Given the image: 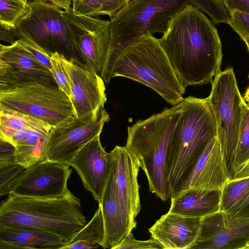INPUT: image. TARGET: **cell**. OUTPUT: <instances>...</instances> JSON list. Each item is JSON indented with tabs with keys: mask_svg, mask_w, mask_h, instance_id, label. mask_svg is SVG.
<instances>
[{
	"mask_svg": "<svg viewBox=\"0 0 249 249\" xmlns=\"http://www.w3.org/2000/svg\"><path fill=\"white\" fill-rule=\"evenodd\" d=\"M185 89L212 82L221 71L222 45L214 23L189 4L175 14L158 38Z\"/></svg>",
	"mask_w": 249,
	"mask_h": 249,
	"instance_id": "cell-1",
	"label": "cell"
},
{
	"mask_svg": "<svg viewBox=\"0 0 249 249\" xmlns=\"http://www.w3.org/2000/svg\"><path fill=\"white\" fill-rule=\"evenodd\" d=\"M242 39V40L245 42L246 44L248 50L249 52V36H247L241 35L239 36Z\"/></svg>",
	"mask_w": 249,
	"mask_h": 249,
	"instance_id": "cell-43",
	"label": "cell"
},
{
	"mask_svg": "<svg viewBox=\"0 0 249 249\" xmlns=\"http://www.w3.org/2000/svg\"><path fill=\"white\" fill-rule=\"evenodd\" d=\"M221 190L188 188L171 197L169 212L203 218L220 209Z\"/></svg>",
	"mask_w": 249,
	"mask_h": 249,
	"instance_id": "cell-22",
	"label": "cell"
},
{
	"mask_svg": "<svg viewBox=\"0 0 249 249\" xmlns=\"http://www.w3.org/2000/svg\"><path fill=\"white\" fill-rule=\"evenodd\" d=\"M73 12L75 14L89 17L100 15L99 0H72Z\"/></svg>",
	"mask_w": 249,
	"mask_h": 249,
	"instance_id": "cell-33",
	"label": "cell"
},
{
	"mask_svg": "<svg viewBox=\"0 0 249 249\" xmlns=\"http://www.w3.org/2000/svg\"><path fill=\"white\" fill-rule=\"evenodd\" d=\"M0 126L19 128L31 127L48 134L52 126L33 116L0 106Z\"/></svg>",
	"mask_w": 249,
	"mask_h": 249,
	"instance_id": "cell-25",
	"label": "cell"
},
{
	"mask_svg": "<svg viewBox=\"0 0 249 249\" xmlns=\"http://www.w3.org/2000/svg\"><path fill=\"white\" fill-rule=\"evenodd\" d=\"M124 77L151 88L171 105L180 103L182 87L158 38L147 33L129 45L117 59L111 78Z\"/></svg>",
	"mask_w": 249,
	"mask_h": 249,
	"instance_id": "cell-5",
	"label": "cell"
},
{
	"mask_svg": "<svg viewBox=\"0 0 249 249\" xmlns=\"http://www.w3.org/2000/svg\"><path fill=\"white\" fill-rule=\"evenodd\" d=\"M163 249L160 243L153 237L147 240H139L130 232L116 249Z\"/></svg>",
	"mask_w": 249,
	"mask_h": 249,
	"instance_id": "cell-34",
	"label": "cell"
},
{
	"mask_svg": "<svg viewBox=\"0 0 249 249\" xmlns=\"http://www.w3.org/2000/svg\"><path fill=\"white\" fill-rule=\"evenodd\" d=\"M228 212L235 215L249 218V192Z\"/></svg>",
	"mask_w": 249,
	"mask_h": 249,
	"instance_id": "cell-39",
	"label": "cell"
},
{
	"mask_svg": "<svg viewBox=\"0 0 249 249\" xmlns=\"http://www.w3.org/2000/svg\"><path fill=\"white\" fill-rule=\"evenodd\" d=\"M249 160V107L245 104L235 151L234 172L235 174ZM235 177V176H234Z\"/></svg>",
	"mask_w": 249,
	"mask_h": 249,
	"instance_id": "cell-27",
	"label": "cell"
},
{
	"mask_svg": "<svg viewBox=\"0 0 249 249\" xmlns=\"http://www.w3.org/2000/svg\"><path fill=\"white\" fill-rule=\"evenodd\" d=\"M48 134L31 127L0 126V140L15 147V162L25 168L46 160L45 144Z\"/></svg>",
	"mask_w": 249,
	"mask_h": 249,
	"instance_id": "cell-20",
	"label": "cell"
},
{
	"mask_svg": "<svg viewBox=\"0 0 249 249\" xmlns=\"http://www.w3.org/2000/svg\"><path fill=\"white\" fill-rule=\"evenodd\" d=\"M109 120V114L104 108L96 120L74 117L52 126L45 144L46 160L70 165L77 153L101 134L104 124Z\"/></svg>",
	"mask_w": 249,
	"mask_h": 249,
	"instance_id": "cell-11",
	"label": "cell"
},
{
	"mask_svg": "<svg viewBox=\"0 0 249 249\" xmlns=\"http://www.w3.org/2000/svg\"><path fill=\"white\" fill-rule=\"evenodd\" d=\"M249 177V160L235 174L234 178H243Z\"/></svg>",
	"mask_w": 249,
	"mask_h": 249,
	"instance_id": "cell-42",
	"label": "cell"
},
{
	"mask_svg": "<svg viewBox=\"0 0 249 249\" xmlns=\"http://www.w3.org/2000/svg\"><path fill=\"white\" fill-rule=\"evenodd\" d=\"M105 223L104 249H116L137 226L135 220L121 207L107 181L100 204Z\"/></svg>",
	"mask_w": 249,
	"mask_h": 249,
	"instance_id": "cell-21",
	"label": "cell"
},
{
	"mask_svg": "<svg viewBox=\"0 0 249 249\" xmlns=\"http://www.w3.org/2000/svg\"><path fill=\"white\" fill-rule=\"evenodd\" d=\"M208 99L216 121L217 137L229 179H234L235 151L246 102L240 92L232 68L221 71L214 77Z\"/></svg>",
	"mask_w": 249,
	"mask_h": 249,
	"instance_id": "cell-7",
	"label": "cell"
},
{
	"mask_svg": "<svg viewBox=\"0 0 249 249\" xmlns=\"http://www.w3.org/2000/svg\"><path fill=\"white\" fill-rule=\"evenodd\" d=\"M180 119L171 136L166 160L170 198L176 195L209 142L217 137L216 121L208 97L182 101Z\"/></svg>",
	"mask_w": 249,
	"mask_h": 249,
	"instance_id": "cell-2",
	"label": "cell"
},
{
	"mask_svg": "<svg viewBox=\"0 0 249 249\" xmlns=\"http://www.w3.org/2000/svg\"><path fill=\"white\" fill-rule=\"evenodd\" d=\"M189 4L190 0H129L110 18L109 49L102 76L106 84L112 79L114 65L129 45L147 33L163 34L172 18Z\"/></svg>",
	"mask_w": 249,
	"mask_h": 249,
	"instance_id": "cell-6",
	"label": "cell"
},
{
	"mask_svg": "<svg viewBox=\"0 0 249 249\" xmlns=\"http://www.w3.org/2000/svg\"><path fill=\"white\" fill-rule=\"evenodd\" d=\"M59 236L36 229L0 225V249H63Z\"/></svg>",
	"mask_w": 249,
	"mask_h": 249,
	"instance_id": "cell-23",
	"label": "cell"
},
{
	"mask_svg": "<svg viewBox=\"0 0 249 249\" xmlns=\"http://www.w3.org/2000/svg\"><path fill=\"white\" fill-rule=\"evenodd\" d=\"M229 179L221 145L215 137L197 159L179 192L188 188L221 190Z\"/></svg>",
	"mask_w": 249,
	"mask_h": 249,
	"instance_id": "cell-18",
	"label": "cell"
},
{
	"mask_svg": "<svg viewBox=\"0 0 249 249\" xmlns=\"http://www.w3.org/2000/svg\"><path fill=\"white\" fill-rule=\"evenodd\" d=\"M106 231L101 205L91 220L81 228L63 249H90L104 248Z\"/></svg>",
	"mask_w": 249,
	"mask_h": 249,
	"instance_id": "cell-24",
	"label": "cell"
},
{
	"mask_svg": "<svg viewBox=\"0 0 249 249\" xmlns=\"http://www.w3.org/2000/svg\"><path fill=\"white\" fill-rule=\"evenodd\" d=\"M18 32L16 27H11L0 23V39L1 41L13 44L18 38Z\"/></svg>",
	"mask_w": 249,
	"mask_h": 249,
	"instance_id": "cell-40",
	"label": "cell"
},
{
	"mask_svg": "<svg viewBox=\"0 0 249 249\" xmlns=\"http://www.w3.org/2000/svg\"><path fill=\"white\" fill-rule=\"evenodd\" d=\"M230 14L227 23L239 36H249V14L237 11L232 12Z\"/></svg>",
	"mask_w": 249,
	"mask_h": 249,
	"instance_id": "cell-35",
	"label": "cell"
},
{
	"mask_svg": "<svg viewBox=\"0 0 249 249\" xmlns=\"http://www.w3.org/2000/svg\"><path fill=\"white\" fill-rule=\"evenodd\" d=\"M249 241V218L219 210L201 219L190 249H244Z\"/></svg>",
	"mask_w": 249,
	"mask_h": 249,
	"instance_id": "cell-14",
	"label": "cell"
},
{
	"mask_svg": "<svg viewBox=\"0 0 249 249\" xmlns=\"http://www.w3.org/2000/svg\"><path fill=\"white\" fill-rule=\"evenodd\" d=\"M219 1H220V2L222 3V0H218Z\"/></svg>",
	"mask_w": 249,
	"mask_h": 249,
	"instance_id": "cell-46",
	"label": "cell"
},
{
	"mask_svg": "<svg viewBox=\"0 0 249 249\" xmlns=\"http://www.w3.org/2000/svg\"><path fill=\"white\" fill-rule=\"evenodd\" d=\"M51 2L64 10L71 7V0H43Z\"/></svg>",
	"mask_w": 249,
	"mask_h": 249,
	"instance_id": "cell-41",
	"label": "cell"
},
{
	"mask_svg": "<svg viewBox=\"0 0 249 249\" xmlns=\"http://www.w3.org/2000/svg\"><path fill=\"white\" fill-rule=\"evenodd\" d=\"M129 0H99L100 15H107L112 18L120 12Z\"/></svg>",
	"mask_w": 249,
	"mask_h": 249,
	"instance_id": "cell-36",
	"label": "cell"
},
{
	"mask_svg": "<svg viewBox=\"0 0 249 249\" xmlns=\"http://www.w3.org/2000/svg\"><path fill=\"white\" fill-rule=\"evenodd\" d=\"M24 0L25 1H26V2H28V0Z\"/></svg>",
	"mask_w": 249,
	"mask_h": 249,
	"instance_id": "cell-47",
	"label": "cell"
},
{
	"mask_svg": "<svg viewBox=\"0 0 249 249\" xmlns=\"http://www.w3.org/2000/svg\"><path fill=\"white\" fill-rule=\"evenodd\" d=\"M243 98L245 101H247V100L249 99V87L247 89V90L244 94Z\"/></svg>",
	"mask_w": 249,
	"mask_h": 249,
	"instance_id": "cell-44",
	"label": "cell"
},
{
	"mask_svg": "<svg viewBox=\"0 0 249 249\" xmlns=\"http://www.w3.org/2000/svg\"><path fill=\"white\" fill-rule=\"evenodd\" d=\"M110 153L111 166L108 181L121 207L135 220L141 208L138 181L139 162L125 146L116 145Z\"/></svg>",
	"mask_w": 249,
	"mask_h": 249,
	"instance_id": "cell-16",
	"label": "cell"
},
{
	"mask_svg": "<svg viewBox=\"0 0 249 249\" xmlns=\"http://www.w3.org/2000/svg\"><path fill=\"white\" fill-rule=\"evenodd\" d=\"M0 166L16 163L15 147L10 143L0 140Z\"/></svg>",
	"mask_w": 249,
	"mask_h": 249,
	"instance_id": "cell-37",
	"label": "cell"
},
{
	"mask_svg": "<svg viewBox=\"0 0 249 249\" xmlns=\"http://www.w3.org/2000/svg\"><path fill=\"white\" fill-rule=\"evenodd\" d=\"M17 39L33 57L50 70L51 54L28 38L20 37Z\"/></svg>",
	"mask_w": 249,
	"mask_h": 249,
	"instance_id": "cell-32",
	"label": "cell"
},
{
	"mask_svg": "<svg viewBox=\"0 0 249 249\" xmlns=\"http://www.w3.org/2000/svg\"><path fill=\"white\" fill-rule=\"evenodd\" d=\"M245 102H246L247 106L249 107V99L247 100Z\"/></svg>",
	"mask_w": 249,
	"mask_h": 249,
	"instance_id": "cell-45",
	"label": "cell"
},
{
	"mask_svg": "<svg viewBox=\"0 0 249 249\" xmlns=\"http://www.w3.org/2000/svg\"><path fill=\"white\" fill-rule=\"evenodd\" d=\"M86 224L80 199L71 194L42 198L8 195L0 205V225L49 232L66 244Z\"/></svg>",
	"mask_w": 249,
	"mask_h": 249,
	"instance_id": "cell-3",
	"label": "cell"
},
{
	"mask_svg": "<svg viewBox=\"0 0 249 249\" xmlns=\"http://www.w3.org/2000/svg\"><path fill=\"white\" fill-rule=\"evenodd\" d=\"M0 106L33 116L52 126L76 117L70 99L58 87L37 81L0 89Z\"/></svg>",
	"mask_w": 249,
	"mask_h": 249,
	"instance_id": "cell-8",
	"label": "cell"
},
{
	"mask_svg": "<svg viewBox=\"0 0 249 249\" xmlns=\"http://www.w3.org/2000/svg\"><path fill=\"white\" fill-rule=\"evenodd\" d=\"M25 168L14 163L0 166V196L9 194L11 185L20 176Z\"/></svg>",
	"mask_w": 249,
	"mask_h": 249,
	"instance_id": "cell-31",
	"label": "cell"
},
{
	"mask_svg": "<svg viewBox=\"0 0 249 249\" xmlns=\"http://www.w3.org/2000/svg\"><path fill=\"white\" fill-rule=\"evenodd\" d=\"M182 101L127 128L125 145L137 158L149 191L163 201L170 198L166 160L170 141L180 119Z\"/></svg>",
	"mask_w": 249,
	"mask_h": 249,
	"instance_id": "cell-4",
	"label": "cell"
},
{
	"mask_svg": "<svg viewBox=\"0 0 249 249\" xmlns=\"http://www.w3.org/2000/svg\"><path fill=\"white\" fill-rule=\"evenodd\" d=\"M100 136L97 135L83 147L70 163L98 204L102 202L111 166L110 153L102 146Z\"/></svg>",
	"mask_w": 249,
	"mask_h": 249,
	"instance_id": "cell-17",
	"label": "cell"
},
{
	"mask_svg": "<svg viewBox=\"0 0 249 249\" xmlns=\"http://www.w3.org/2000/svg\"><path fill=\"white\" fill-rule=\"evenodd\" d=\"M191 4L206 13L214 24L227 23L230 13L218 0H190Z\"/></svg>",
	"mask_w": 249,
	"mask_h": 249,
	"instance_id": "cell-30",
	"label": "cell"
},
{
	"mask_svg": "<svg viewBox=\"0 0 249 249\" xmlns=\"http://www.w3.org/2000/svg\"><path fill=\"white\" fill-rule=\"evenodd\" d=\"M249 192V177L229 179L221 189L220 210L228 212Z\"/></svg>",
	"mask_w": 249,
	"mask_h": 249,
	"instance_id": "cell-26",
	"label": "cell"
},
{
	"mask_svg": "<svg viewBox=\"0 0 249 249\" xmlns=\"http://www.w3.org/2000/svg\"><path fill=\"white\" fill-rule=\"evenodd\" d=\"M70 167L47 160L38 162L25 169L11 185L8 195L42 198L70 196L72 194L67 185L71 173Z\"/></svg>",
	"mask_w": 249,
	"mask_h": 249,
	"instance_id": "cell-12",
	"label": "cell"
},
{
	"mask_svg": "<svg viewBox=\"0 0 249 249\" xmlns=\"http://www.w3.org/2000/svg\"><path fill=\"white\" fill-rule=\"evenodd\" d=\"M201 219L168 212L148 230L163 249H190L198 236Z\"/></svg>",
	"mask_w": 249,
	"mask_h": 249,
	"instance_id": "cell-19",
	"label": "cell"
},
{
	"mask_svg": "<svg viewBox=\"0 0 249 249\" xmlns=\"http://www.w3.org/2000/svg\"><path fill=\"white\" fill-rule=\"evenodd\" d=\"M71 88L70 98L78 119L96 120L107 101L103 78L77 57L66 58Z\"/></svg>",
	"mask_w": 249,
	"mask_h": 249,
	"instance_id": "cell-13",
	"label": "cell"
},
{
	"mask_svg": "<svg viewBox=\"0 0 249 249\" xmlns=\"http://www.w3.org/2000/svg\"><path fill=\"white\" fill-rule=\"evenodd\" d=\"M37 81L57 87L50 70L33 57L18 39L0 45V89L18 83Z\"/></svg>",
	"mask_w": 249,
	"mask_h": 249,
	"instance_id": "cell-15",
	"label": "cell"
},
{
	"mask_svg": "<svg viewBox=\"0 0 249 249\" xmlns=\"http://www.w3.org/2000/svg\"><path fill=\"white\" fill-rule=\"evenodd\" d=\"M66 57L62 54L54 52L50 55V71L58 88L70 98L71 95V82L65 64Z\"/></svg>",
	"mask_w": 249,
	"mask_h": 249,
	"instance_id": "cell-29",
	"label": "cell"
},
{
	"mask_svg": "<svg viewBox=\"0 0 249 249\" xmlns=\"http://www.w3.org/2000/svg\"><path fill=\"white\" fill-rule=\"evenodd\" d=\"M222 2L230 13L237 11L249 14V0H222Z\"/></svg>",
	"mask_w": 249,
	"mask_h": 249,
	"instance_id": "cell-38",
	"label": "cell"
},
{
	"mask_svg": "<svg viewBox=\"0 0 249 249\" xmlns=\"http://www.w3.org/2000/svg\"><path fill=\"white\" fill-rule=\"evenodd\" d=\"M30 9L28 2L24 0H0V23L16 27Z\"/></svg>",
	"mask_w": 249,
	"mask_h": 249,
	"instance_id": "cell-28",
	"label": "cell"
},
{
	"mask_svg": "<svg viewBox=\"0 0 249 249\" xmlns=\"http://www.w3.org/2000/svg\"><path fill=\"white\" fill-rule=\"evenodd\" d=\"M63 12L71 30L79 55L102 78L109 52L110 21L75 14L71 7Z\"/></svg>",
	"mask_w": 249,
	"mask_h": 249,
	"instance_id": "cell-10",
	"label": "cell"
},
{
	"mask_svg": "<svg viewBox=\"0 0 249 249\" xmlns=\"http://www.w3.org/2000/svg\"><path fill=\"white\" fill-rule=\"evenodd\" d=\"M29 12L17 24L18 37L28 38L50 54L57 52L69 59L79 54L63 10L43 0L28 1Z\"/></svg>",
	"mask_w": 249,
	"mask_h": 249,
	"instance_id": "cell-9",
	"label": "cell"
}]
</instances>
